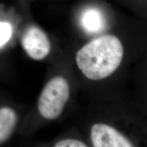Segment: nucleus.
<instances>
[{"mask_svg":"<svg viewBox=\"0 0 147 147\" xmlns=\"http://www.w3.org/2000/svg\"><path fill=\"white\" fill-rule=\"evenodd\" d=\"M131 40L106 32L78 42L70 63L86 103L123 97L132 65Z\"/></svg>","mask_w":147,"mask_h":147,"instance_id":"f257e3e1","label":"nucleus"},{"mask_svg":"<svg viewBox=\"0 0 147 147\" xmlns=\"http://www.w3.org/2000/svg\"><path fill=\"white\" fill-rule=\"evenodd\" d=\"M79 95V85L74 71L69 77L57 75L47 82L38 98V111L42 118L54 121L61 117L70 103Z\"/></svg>","mask_w":147,"mask_h":147,"instance_id":"f03ea898","label":"nucleus"},{"mask_svg":"<svg viewBox=\"0 0 147 147\" xmlns=\"http://www.w3.org/2000/svg\"><path fill=\"white\" fill-rule=\"evenodd\" d=\"M22 47L32 59L42 61L50 55L51 42L47 34L40 27L32 25L24 33L21 40Z\"/></svg>","mask_w":147,"mask_h":147,"instance_id":"7ed1b4c3","label":"nucleus"},{"mask_svg":"<svg viewBox=\"0 0 147 147\" xmlns=\"http://www.w3.org/2000/svg\"><path fill=\"white\" fill-rule=\"evenodd\" d=\"M78 23L82 33L87 39L108 31L106 16L97 7L89 6L83 9L79 16Z\"/></svg>","mask_w":147,"mask_h":147,"instance_id":"20e7f679","label":"nucleus"},{"mask_svg":"<svg viewBox=\"0 0 147 147\" xmlns=\"http://www.w3.org/2000/svg\"><path fill=\"white\" fill-rule=\"evenodd\" d=\"M16 112L9 107L0 108V144L4 143L13 134L17 124Z\"/></svg>","mask_w":147,"mask_h":147,"instance_id":"39448f33","label":"nucleus"},{"mask_svg":"<svg viewBox=\"0 0 147 147\" xmlns=\"http://www.w3.org/2000/svg\"><path fill=\"white\" fill-rule=\"evenodd\" d=\"M53 146L55 147H88L85 140L79 134H71V136L59 140Z\"/></svg>","mask_w":147,"mask_h":147,"instance_id":"423d86ee","label":"nucleus"},{"mask_svg":"<svg viewBox=\"0 0 147 147\" xmlns=\"http://www.w3.org/2000/svg\"><path fill=\"white\" fill-rule=\"evenodd\" d=\"M12 36V28L10 24L0 22V47L9 41Z\"/></svg>","mask_w":147,"mask_h":147,"instance_id":"0eeeda50","label":"nucleus"}]
</instances>
